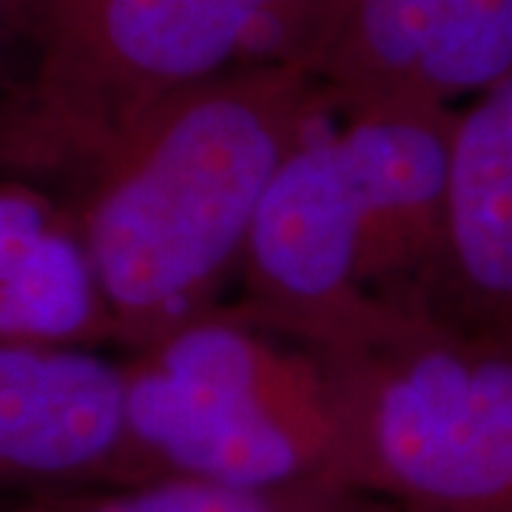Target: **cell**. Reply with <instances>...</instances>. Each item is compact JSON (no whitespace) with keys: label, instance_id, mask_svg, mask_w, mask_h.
<instances>
[{"label":"cell","instance_id":"6da1fadb","mask_svg":"<svg viewBox=\"0 0 512 512\" xmlns=\"http://www.w3.org/2000/svg\"><path fill=\"white\" fill-rule=\"evenodd\" d=\"M453 117L362 103L311 131L256 211L228 311L325 359L447 313Z\"/></svg>","mask_w":512,"mask_h":512},{"label":"cell","instance_id":"5b68a950","mask_svg":"<svg viewBox=\"0 0 512 512\" xmlns=\"http://www.w3.org/2000/svg\"><path fill=\"white\" fill-rule=\"evenodd\" d=\"M325 362L342 410L339 484L396 512H512L510 325L436 313Z\"/></svg>","mask_w":512,"mask_h":512},{"label":"cell","instance_id":"8992f818","mask_svg":"<svg viewBox=\"0 0 512 512\" xmlns=\"http://www.w3.org/2000/svg\"><path fill=\"white\" fill-rule=\"evenodd\" d=\"M302 69L336 106L458 109L512 74V0H333Z\"/></svg>","mask_w":512,"mask_h":512},{"label":"cell","instance_id":"7c38bea8","mask_svg":"<svg viewBox=\"0 0 512 512\" xmlns=\"http://www.w3.org/2000/svg\"><path fill=\"white\" fill-rule=\"evenodd\" d=\"M0 512H3V504H0Z\"/></svg>","mask_w":512,"mask_h":512},{"label":"cell","instance_id":"52a82bcc","mask_svg":"<svg viewBox=\"0 0 512 512\" xmlns=\"http://www.w3.org/2000/svg\"><path fill=\"white\" fill-rule=\"evenodd\" d=\"M143 481L126 362L80 345L0 342V487L63 493Z\"/></svg>","mask_w":512,"mask_h":512},{"label":"cell","instance_id":"30bf717a","mask_svg":"<svg viewBox=\"0 0 512 512\" xmlns=\"http://www.w3.org/2000/svg\"><path fill=\"white\" fill-rule=\"evenodd\" d=\"M3 512H396L373 495L333 481L276 487L222 484L202 478H151L126 487L40 493Z\"/></svg>","mask_w":512,"mask_h":512},{"label":"cell","instance_id":"ba28073f","mask_svg":"<svg viewBox=\"0 0 512 512\" xmlns=\"http://www.w3.org/2000/svg\"><path fill=\"white\" fill-rule=\"evenodd\" d=\"M447 313L512 328V74L453 117Z\"/></svg>","mask_w":512,"mask_h":512},{"label":"cell","instance_id":"3957f363","mask_svg":"<svg viewBox=\"0 0 512 512\" xmlns=\"http://www.w3.org/2000/svg\"><path fill=\"white\" fill-rule=\"evenodd\" d=\"M333 0H29L0 168L89 180L148 111L239 63L299 66Z\"/></svg>","mask_w":512,"mask_h":512},{"label":"cell","instance_id":"9c48e42d","mask_svg":"<svg viewBox=\"0 0 512 512\" xmlns=\"http://www.w3.org/2000/svg\"><path fill=\"white\" fill-rule=\"evenodd\" d=\"M117 339L80 217L0 183V342L97 348Z\"/></svg>","mask_w":512,"mask_h":512},{"label":"cell","instance_id":"8fae6325","mask_svg":"<svg viewBox=\"0 0 512 512\" xmlns=\"http://www.w3.org/2000/svg\"><path fill=\"white\" fill-rule=\"evenodd\" d=\"M29 52V0H0V72Z\"/></svg>","mask_w":512,"mask_h":512},{"label":"cell","instance_id":"277c9868","mask_svg":"<svg viewBox=\"0 0 512 512\" xmlns=\"http://www.w3.org/2000/svg\"><path fill=\"white\" fill-rule=\"evenodd\" d=\"M126 407L148 481L339 484L342 410L330 365L228 308L134 350Z\"/></svg>","mask_w":512,"mask_h":512},{"label":"cell","instance_id":"7a4b0ae2","mask_svg":"<svg viewBox=\"0 0 512 512\" xmlns=\"http://www.w3.org/2000/svg\"><path fill=\"white\" fill-rule=\"evenodd\" d=\"M336 109L302 66L239 63L128 131L77 211L117 342L134 353L220 311L276 171Z\"/></svg>","mask_w":512,"mask_h":512}]
</instances>
